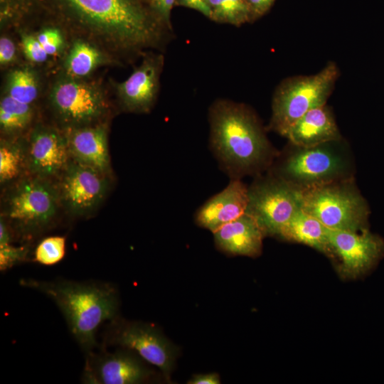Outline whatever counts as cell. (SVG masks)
<instances>
[{"instance_id": "52a82bcc", "label": "cell", "mask_w": 384, "mask_h": 384, "mask_svg": "<svg viewBox=\"0 0 384 384\" xmlns=\"http://www.w3.org/2000/svg\"><path fill=\"white\" fill-rule=\"evenodd\" d=\"M302 209L329 229H368L369 207L352 178L302 190Z\"/></svg>"}, {"instance_id": "e0dca14e", "label": "cell", "mask_w": 384, "mask_h": 384, "mask_svg": "<svg viewBox=\"0 0 384 384\" xmlns=\"http://www.w3.org/2000/svg\"><path fill=\"white\" fill-rule=\"evenodd\" d=\"M70 159L110 175V157L108 150L107 127L105 123L64 130Z\"/></svg>"}, {"instance_id": "d590c367", "label": "cell", "mask_w": 384, "mask_h": 384, "mask_svg": "<svg viewBox=\"0 0 384 384\" xmlns=\"http://www.w3.org/2000/svg\"><path fill=\"white\" fill-rule=\"evenodd\" d=\"M146 1H147V3H148L149 0H146Z\"/></svg>"}, {"instance_id": "30bf717a", "label": "cell", "mask_w": 384, "mask_h": 384, "mask_svg": "<svg viewBox=\"0 0 384 384\" xmlns=\"http://www.w3.org/2000/svg\"><path fill=\"white\" fill-rule=\"evenodd\" d=\"M300 209L302 191L271 173L248 187L245 213L257 221L265 235H278Z\"/></svg>"}, {"instance_id": "603a6c76", "label": "cell", "mask_w": 384, "mask_h": 384, "mask_svg": "<svg viewBox=\"0 0 384 384\" xmlns=\"http://www.w3.org/2000/svg\"><path fill=\"white\" fill-rule=\"evenodd\" d=\"M34 116L33 105L21 102L7 95L0 102V127L4 137H16L26 131Z\"/></svg>"}, {"instance_id": "2e32d148", "label": "cell", "mask_w": 384, "mask_h": 384, "mask_svg": "<svg viewBox=\"0 0 384 384\" xmlns=\"http://www.w3.org/2000/svg\"><path fill=\"white\" fill-rule=\"evenodd\" d=\"M248 187L241 179H230L221 191L207 200L195 213L198 225L213 233L246 212Z\"/></svg>"}, {"instance_id": "4fadbf2b", "label": "cell", "mask_w": 384, "mask_h": 384, "mask_svg": "<svg viewBox=\"0 0 384 384\" xmlns=\"http://www.w3.org/2000/svg\"><path fill=\"white\" fill-rule=\"evenodd\" d=\"M70 156L65 132L38 124L26 139V171L30 175L52 180L59 177Z\"/></svg>"}, {"instance_id": "4316f807", "label": "cell", "mask_w": 384, "mask_h": 384, "mask_svg": "<svg viewBox=\"0 0 384 384\" xmlns=\"http://www.w3.org/2000/svg\"><path fill=\"white\" fill-rule=\"evenodd\" d=\"M65 237L61 235L43 238L36 245L32 261L46 266L60 262L65 255Z\"/></svg>"}, {"instance_id": "8992f818", "label": "cell", "mask_w": 384, "mask_h": 384, "mask_svg": "<svg viewBox=\"0 0 384 384\" xmlns=\"http://www.w3.org/2000/svg\"><path fill=\"white\" fill-rule=\"evenodd\" d=\"M338 76L337 65L329 62L314 75L284 80L272 97L269 129L285 137L289 128L305 113L326 105Z\"/></svg>"}, {"instance_id": "8fae6325", "label": "cell", "mask_w": 384, "mask_h": 384, "mask_svg": "<svg viewBox=\"0 0 384 384\" xmlns=\"http://www.w3.org/2000/svg\"><path fill=\"white\" fill-rule=\"evenodd\" d=\"M85 354L81 381L85 384H141L151 381L155 373L135 352L117 348L108 351L99 347Z\"/></svg>"}, {"instance_id": "9c48e42d", "label": "cell", "mask_w": 384, "mask_h": 384, "mask_svg": "<svg viewBox=\"0 0 384 384\" xmlns=\"http://www.w3.org/2000/svg\"><path fill=\"white\" fill-rule=\"evenodd\" d=\"M49 104L64 130L102 122L108 110L100 86L68 76L54 83L49 93Z\"/></svg>"}, {"instance_id": "277c9868", "label": "cell", "mask_w": 384, "mask_h": 384, "mask_svg": "<svg viewBox=\"0 0 384 384\" xmlns=\"http://www.w3.org/2000/svg\"><path fill=\"white\" fill-rule=\"evenodd\" d=\"M1 210L14 238L30 241L53 225L60 205L58 190L52 180L32 175L11 183Z\"/></svg>"}, {"instance_id": "5b68a950", "label": "cell", "mask_w": 384, "mask_h": 384, "mask_svg": "<svg viewBox=\"0 0 384 384\" xmlns=\"http://www.w3.org/2000/svg\"><path fill=\"white\" fill-rule=\"evenodd\" d=\"M341 140L311 147L294 148L282 158L271 174L299 190L351 178V163Z\"/></svg>"}, {"instance_id": "6da1fadb", "label": "cell", "mask_w": 384, "mask_h": 384, "mask_svg": "<svg viewBox=\"0 0 384 384\" xmlns=\"http://www.w3.org/2000/svg\"><path fill=\"white\" fill-rule=\"evenodd\" d=\"M38 1L65 22L122 52L158 48L173 33L143 0Z\"/></svg>"}, {"instance_id": "cb8c5ba5", "label": "cell", "mask_w": 384, "mask_h": 384, "mask_svg": "<svg viewBox=\"0 0 384 384\" xmlns=\"http://www.w3.org/2000/svg\"><path fill=\"white\" fill-rule=\"evenodd\" d=\"M6 88V95L28 105H33L39 95L38 78L28 68L11 70L7 76Z\"/></svg>"}, {"instance_id": "7a4b0ae2", "label": "cell", "mask_w": 384, "mask_h": 384, "mask_svg": "<svg viewBox=\"0 0 384 384\" xmlns=\"http://www.w3.org/2000/svg\"><path fill=\"white\" fill-rule=\"evenodd\" d=\"M210 149L230 179L260 175L278 156L259 118L247 105L215 100L208 110Z\"/></svg>"}, {"instance_id": "44dd1931", "label": "cell", "mask_w": 384, "mask_h": 384, "mask_svg": "<svg viewBox=\"0 0 384 384\" xmlns=\"http://www.w3.org/2000/svg\"><path fill=\"white\" fill-rule=\"evenodd\" d=\"M107 61L105 55L93 43L78 39L73 43L63 66L67 76L83 79Z\"/></svg>"}, {"instance_id": "d4e9b609", "label": "cell", "mask_w": 384, "mask_h": 384, "mask_svg": "<svg viewBox=\"0 0 384 384\" xmlns=\"http://www.w3.org/2000/svg\"><path fill=\"white\" fill-rule=\"evenodd\" d=\"M210 20L240 26L253 21L246 0H208Z\"/></svg>"}, {"instance_id": "f1b7e54d", "label": "cell", "mask_w": 384, "mask_h": 384, "mask_svg": "<svg viewBox=\"0 0 384 384\" xmlns=\"http://www.w3.org/2000/svg\"><path fill=\"white\" fill-rule=\"evenodd\" d=\"M21 46L26 57L33 63H44L49 56L36 36L22 34Z\"/></svg>"}, {"instance_id": "d6a6232c", "label": "cell", "mask_w": 384, "mask_h": 384, "mask_svg": "<svg viewBox=\"0 0 384 384\" xmlns=\"http://www.w3.org/2000/svg\"><path fill=\"white\" fill-rule=\"evenodd\" d=\"M176 5L194 9L210 18L211 11L208 0H176Z\"/></svg>"}, {"instance_id": "9a60e30c", "label": "cell", "mask_w": 384, "mask_h": 384, "mask_svg": "<svg viewBox=\"0 0 384 384\" xmlns=\"http://www.w3.org/2000/svg\"><path fill=\"white\" fill-rule=\"evenodd\" d=\"M164 57L161 53L144 55L139 66L115 89L121 105L127 112L147 113L153 107L159 90Z\"/></svg>"}, {"instance_id": "ba28073f", "label": "cell", "mask_w": 384, "mask_h": 384, "mask_svg": "<svg viewBox=\"0 0 384 384\" xmlns=\"http://www.w3.org/2000/svg\"><path fill=\"white\" fill-rule=\"evenodd\" d=\"M100 347L129 349L170 380L178 356L177 348L154 325L118 316L107 322Z\"/></svg>"}, {"instance_id": "ffe728a7", "label": "cell", "mask_w": 384, "mask_h": 384, "mask_svg": "<svg viewBox=\"0 0 384 384\" xmlns=\"http://www.w3.org/2000/svg\"><path fill=\"white\" fill-rule=\"evenodd\" d=\"M278 235L285 240L301 242L326 254L332 255L328 228L302 209L292 216Z\"/></svg>"}, {"instance_id": "f546056e", "label": "cell", "mask_w": 384, "mask_h": 384, "mask_svg": "<svg viewBox=\"0 0 384 384\" xmlns=\"http://www.w3.org/2000/svg\"><path fill=\"white\" fill-rule=\"evenodd\" d=\"M38 0H1V21L21 17L33 8Z\"/></svg>"}, {"instance_id": "e575fe53", "label": "cell", "mask_w": 384, "mask_h": 384, "mask_svg": "<svg viewBox=\"0 0 384 384\" xmlns=\"http://www.w3.org/2000/svg\"><path fill=\"white\" fill-rule=\"evenodd\" d=\"M188 384H219L220 378L216 373H208L194 375Z\"/></svg>"}, {"instance_id": "7c38bea8", "label": "cell", "mask_w": 384, "mask_h": 384, "mask_svg": "<svg viewBox=\"0 0 384 384\" xmlns=\"http://www.w3.org/2000/svg\"><path fill=\"white\" fill-rule=\"evenodd\" d=\"M57 186L60 205L72 216L93 214L110 187L108 175L70 159Z\"/></svg>"}, {"instance_id": "83f0119b", "label": "cell", "mask_w": 384, "mask_h": 384, "mask_svg": "<svg viewBox=\"0 0 384 384\" xmlns=\"http://www.w3.org/2000/svg\"><path fill=\"white\" fill-rule=\"evenodd\" d=\"M36 36L48 55L58 54L64 47L63 36L57 28H45Z\"/></svg>"}, {"instance_id": "4dcf8cb0", "label": "cell", "mask_w": 384, "mask_h": 384, "mask_svg": "<svg viewBox=\"0 0 384 384\" xmlns=\"http://www.w3.org/2000/svg\"><path fill=\"white\" fill-rule=\"evenodd\" d=\"M176 0H149L148 4L157 17L170 29L171 12Z\"/></svg>"}, {"instance_id": "3957f363", "label": "cell", "mask_w": 384, "mask_h": 384, "mask_svg": "<svg viewBox=\"0 0 384 384\" xmlns=\"http://www.w3.org/2000/svg\"><path fill=\"white\" fill-rule=\"evenodd\" d=\"M19 284L43 294L55 304L85 354L100 347V327L119 316V292L111 282L26 278Z\"/></svg>"}, {"instance_id": "d6986e66", "label": "cell", "mask_w": 384, "mask_h": 384, "mask_svg": "<svg viewBox=\"0 0 384 384\" xmlns=\"http://www.w3.org/2000/svg\"><path fill=\"white\" fill-rule=\"evenodd\" d=\"M285 137L299 147H311L341 139L334 115L326 105L305 113L289 128Z\"/></svg>"}, {"instance_id": "ac0fdd59", "label": "cell", "mask_w": 384, "mask_h": 384, "mask_svg": "<svg viewBox=\"0 0 384 384\" xmlns=\"http://www.w3.org/2000/svg\"><path fill=\"white\" fill-rule=\"evenodd\" d=\"M265 233L257 221L245 213L213 233L217 247L230 255L256 256Z\"/></svg>"}, {"instance_id": "5bb4252c", "label": "cell", "mask_w": 384, "mask_h": 384, "mask_svg": "<svg viewBox=\"0 0 384 384\" xmlns=\"http://www.w3.org/2000/svg\"><path fill=\"white\" fill-rule=\"evenodd\" d=\"M332 255L341 262L344 273L356 277L370 270L384 252V241L368 229L359 231L328 228Z\"/></svg>"}, {"instance_id": "1f68e13d", "label": "cell", "mask_w": 384, "mask_h": 384, "mask_svg": "<svg viewBox=\"0 0 384 384\" xmlns=\"http://www.w3.org/2000/svg\"><path fill=\"white\" fill-rule=\"evenodd\" d=\"M16 59V48L9 37L2 36L0 38V65L1 67L13 63Z\"/></svg>"}, {"instance_id": "7402d4cb", "label": "cell", "mask_w": 384, "mask_h": 384, "mask_svg": "<svg viewBox=\"0 0 384 384\" xmlns=\"http://www.w3.org/2000/svg\"><path fill=\"white\" fill-rule=\"evenodd\" d=\"M26 171V140L20 137H4L0 142L1 186L11 184L19 179Z\"/></svg>"}, {"instance_id": "484cf974", "label": "cell", "mask_w": 384, "mask_h": 384, "mask_svg": "<svg viewBox=\"0 0 384 384\" xmlns=\"http://www.w3.org/2000/svg\"><path fill=\"white\" fill-rule=\"evenodd\" d=\"M13 234L0 217V270L5 272L15 265L28 260L30 248L27 244L21 246L12 245Z\"/></svg>"}, {"instance_id": "836d02e7", "label": "cell", "mask_w": 384, "mask_h": 384, "mask_svg": "<svg viewBox=\"0 0 384 384\" xmlns=\"http://www.w3.org/2000/svg\"><path fill=\"white\" fill-rule=\"evenodd\" d=\"M250 9L252 19L255 20L265 14L276 0H246Z\"/></svg>"}]
</instances>
